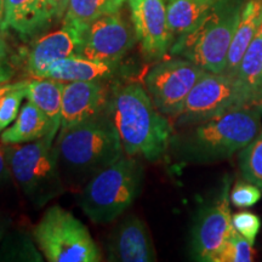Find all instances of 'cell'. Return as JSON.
<instances>
[{"instance_id":"cell-30","label":"cell","mask_w":262,"mask_h":262,"mask_svg":"<svg viewBox=\"0 0 262 262\" xmlns=\"http://www.w3.org/2000/svg\"><path fill=\"white\" fill-rule=\"evenodd\" d=\"M11 172H10L9 163H8V146L0 141V186L10 179Z\"/></svg>"},{"instance_id":"cell-26","label":"cell","mask_w":262,"mask_h":262,"mask_svg":"<svg viewBox=\"0 0 262 262\" xmlns=\"http://www.w3.org/2000/svg\"><path fill=\"white\" fill-rule=\"evenodd\" d=\"M28 80H24V83L18 88L11 90L0 100V134L6 127L11 125L17 118L19 110H21L22 101L26 98V85Z\"/></svg>"},{"instance_id":"cell-24","label":"cell","mask_w":262,"mask_h":262,"mask_svg":"<svg viewBox=\"0 0 262 262\" xmlns=\"http://www.w3.org/2000/svg\"><path fill=\"white\" fill-rule=\"evenodd\" d=\"M243 178L256 185L262 191V131L251 141L239 156Z\"/></svg>"},{"instance_id":"cell-29","label":"cell","mask_w":262,"mask_h":262,"mask_svg":"<svg viewBox=\"0 0 262 262\" xmlns=\"http://www.w3.org/2000/svg\"><path fill=\"white\" fill-rule=\"evenodd\" d=\"M14 75V68L8 61V47H6V42L0 38V83L11 81Z\"/></svg>"},{"instance_id":"cell-7","label":"cell","mask_w":262,"mask_h":262,"mask_svg":"<svg viewBox=\"0 0 262 262\" xmlns=\"http://www.w3.org/2000/svg\"><path fill=\"white\" fill-rule=\"evenodd\" d=\"M33 241L49 262L102 260L86 226L60 205H52L45 211L33 229Z\"/></svg>"},{"instance_id":"cell-18","label":"cell","mask_w":262,"mask_h":262,"mask_svg":"<svg viewBox=\"0 0 262 262\" xmlns=\"http://www.w3.org/2000/svg\"><path fill=\"white\" fill-rule=\"evenodd\" d=\"M57 134L47 116L28 101L21 107L15 122L0 134V141L6 146L21 145L45 136L56 139Z\"/></svg>"},{"instance_id":"cell-21","label":"cell","mask_w":262,"mask_h":262,"mask_svg":"<svg viewBox=\"0 0 262 262\" xmlns=\"http://www.w3.org/2000/svg\"><path fill=\"white\" fill-rule=\"evenodd\" d=\"M237 79L251 102L262 104V24L242 58Z\"/></svg>"},{"instance_id":"cell-31","label":"cell","mask_w":262,"mask_h":262,"mask_svg":"<svg viewBox=\"0 0 262 262\" xmlns=\"http://www.w3.org/2000/svg\"><path fill=\"white\" fill-rule=\"evenodd\" d=\"M48 2L54 19L63 18L66 12H67L68 5H70V0H48Z\"/></svg>"},{"instance_id":"cell-9","label":"cell","mask_w":262,"mask_h":262,"mask_svg":"<svg viewBox=\"0 0 262 262\" xmlns=\"http://www.w3.org/2000/svg\"><path fill=\"white\" fill-rule=\"evenodd\" d=\"M205 74V70L186 58L163 61L146 75V90L160 113L176 118L191 90Z\"/></svg>"},{"instance_id":"cell-8","label":"cell","mask_w":262,"mask_h":262,"mask_svg":"<svg viewBox=\"0 0 262 262\" xmlns=\"http://www.w3.org/2000/svg\"><path fill=\"white\" fill-rule=\"evenodd\" d=\"M254 103L245 94L237 77L227 73L206 72L186 98L181 113L176 117V125H196L233 108Z\"/></svg>"},{"instance_id":"cell-23","label":"cell","mask_w":262,"mask_h":262,"mask_svg":"<svg viewBox=\"0 0 262 262\" xmlns=\"http://www.w3.org/2000/svg\"><path fill=\"white\" fill-rule=\"evenodd\" d=\"M125 0H70L63 24L85 29L101 16L119 12Z\"/></svg>"},{"instance_id":"cell-28","label":"cell","mask_w":262,"mask_h":262,"mask_svg":"<svg viewBox=\"0 0 262 262\" xmlns=\"http://www.w3.org/2000/svg\"><path fill=\"white\" fill-rule=\"evenodd\" d=\"M232 226L239 234L247 238L254 245L255 239L261 228V220L254 212L241 211L232 215Z\"/></svg>"},{"instance_id":"cell-25","label":"cell","mask_w":262,"mask_h":262,"mask_svg":"<svg viewBox=\"0 0 262 262\" xmlns=\"http://www.w3.org/2000/svg\"><path fill=\"white\" fill-rule=\"evenodd\" d=\"M254 256L253 244L234 229L212 258V262H251Z\"/></svg>"},{"instance_id":"cell-10","label":"cell","mask_w":262,"mask_h":262,"mask_svg":"<svg viewBox=\"0 0 262 262\" xmlns=\"http://www.w3.org/2000/svg\"><path fill=\"white\" fill-rule=\"evenodd\" d=\"M231 180L225 178L219 195L202 208L192 229L191 250L195 261L212 262L222 244L234 231L231 215Z\"/></svg>"},{"instance_id":"cell-4","label":"cell","mask_w":262,"mask_h":262,"mask_svg":"<svg viewBox=\"0 0 262 262\" xmlns=\"http://www.w3.org/2000/svg\"><path fill=\"white\" fill-rule=\"evenodd\" d=\"M242 9L238 0H219L201 24L178 37L170 52L206 72L224 73Z\"/></svg>"},{"instance_id":"cell-16","label":"cell","mask_w":262,"mask_h":262,"mask_svg":"<svg viewBox=\"0 0 262 262\" xmlns=\"http://www.w3.org/2000/svg\"><path fill=\"white\" fill-rule=\"evenodd\" d=\"M54 21L48 0H6L2 31L14 29L21 38L31 39Z\"/></svg>"},{"instance_id":"cell-19","label":"cell","mask_w":262,"mask_h":262,"mask_svg":"<svg viewBox=\"0 0 262 262\" xmlns=\"http://www.w3.org/2000/svg\"><path fill=\"white\" fill-rule=\"evenodd\" d=\"M262 24V0H248L242 9L237 28L229 47L224 73L237 77L239 64L245 51Z\"/></svg>"},{"instance_id":"cell-32","label":"cell","mask_w":262,"mask_h":262,"mask_svg":"<svg viewBox=\"0 0 262 262\" xmlns=\"http://www.w3.org/2000/svg\"><path fill=\"white\" fill-rule=\"evenodd\" d=\"M22 83H24V80L15 81V83H14V81H8V83H0V100H2V98L4 97L6 94L10 93V91L16 89V88H18Z\"/></svg>"},{"instance_id":"cell-3","label":"cell","mask_w":262,"mask_h":262,"mask_svg":"<svg viewBox=\"0 0 262 262\" xmlns=\"http://www.w3.org/2000/svg\"><path fill=\"white\" fill-rule=\"evenodd\" d=\"M55 149L63 181L72 186L86 183L125 156L119 134L107 112L58 131Z\"/></svg>"},{"instance_id":"cell-14","label":"cell","mask_w":262,"mask_h":262,"mask_svg":"<svg viewBox=\"0 0 262 262\" xmlns=\"http://www.w3.org/2000/svg\"><path fill=\"white\" fill-rule=\"evenodd\" d=\"M84 29L63 24L57 31L41 35L33 42L26 66L33 78H44L48 68L62 58L79 55Z\"/></svg>"},{"instance_id":"cell-15","label":"cell","mask_w":262,"mask_h":262,"mask_svg":"<svg viewBox=\"0 0 262 262\" xmlns=\"http://www.w3.org/2000/svg\"><path fill=\"white\" fill-rule=\"evenodd\" d=\"M107 260L113 262H152L156 250L145 222L136 215H127L116 226L108 238Z\"/></svg>"},{"instance_id":"cell-33","label":"cell","mask_w":262,"mask_h":262,"mask_svg":"<svg viewBox=\"0 0 262 262\" xmlns=\"http://www.w3.org/2000/svg\"><path fill=\"white\" fill-rule=\"evenodd\" d=\"M10 225H11V220L8 216L0 214V243L5 239L6 232H8Z\"/></svg>"},{"instance_id":"cell-27","label":"cell","mask_w":262,"mask_h":262,"mask_svg":"<svg viewBox=\"0 0 262 262\" xmlns=\"http://www.w3.org/2000/svg\"><path fill=\"white\" fill-rule=\"evenodd\" d=\"M261 189L251 182H237L229 192L231 204L235 208H251L261 199Z\"/></svg>"},{"instance_id":"cell-22","label":"cell","mask_w":262,"mask_h":262,"mask_svg":"<svg viewBox=\"0 0 262 262\" xmlns=\"http://www.w3.org/2000/svg\"><path fill=\"white\" fill-rule=\"evenodd\" d=\"M219 0H170L166 6L168 24L172 37L192 31L203 21Z\"/></svg>"},{"instance_id":"cell-1","label":"cell","mask_w":262,"mask_h":262,"mask_svg":"<svg viewBox=\"0 0 262 262\" xmlns=\"http://www.w3.org/2000/svg\"><path fill=\"white\" fill-rule=\"evenodd\" d=\"M107 114L119 134L125 156L157 162L169 150L171 124L141 84L116 85L111 90Z\"/></svg>"},{"instance_id":"cell-12","label":"cell","mask_w":262,"mask_h":262,"mask_svg":"<svg viewBox=\"0 0 262 262\" xmlns=\"http://www.w3.org/2000/svg\"><path fill=\"white\" fill-rule=\"evenodd\" d=\"M129 6L142 52L150 60H159L166 54L172 39L164 0H129Z\"/></svg>"},{"instance_id":"cell-20","label":"cell","mask_w":262,"mask_h":262,"mask_svg":"<svg viewBox=\"0 0 262 262\" xmlns=\"http://www.w3.org/2000/svg\"><path fill=\"white\" fill-rule=\"evenodd\" d=\"M63 88L64 83L51 78H32L26 85V98L47 116L57 133L61 127Z\"/></svg>"},{"instance_id":"cell-6","label":"cell","mask_w":262,"mask_h":262,"mask_svg":"<svg viewBox=\"0 0 262 262\" xmlns=\"http://www.w3.org/2000/svg\"><path fill=\"white\" fill-rule=\"evenodd\" d=\"M45 136L33 142L8 146L11 178L34 209H41L66 192L55 142Z\"/></svg>"},{"instance_id":"cell-13","label":"cell","mask_w":262,"mask_h":262,"mask_svg":"<svg viewBox=\"0 0 262 262\" xmlns=\"http://www.w3.org/2000/svg\"><path fill=\"white\" fill-rule=\"evenodd\" d=\"M110 96L104 81L64 83L60 131L102 116L107 112Z\"/></svg>"},{"instance_id":"cell-11","label":"cell","mask_w":262,"mask_h":262,"mask_svg":"<svg viewBox=\"0 0 262 262\" xmlns=\"http://www.w3.org/2000/svg\"><path fill=\"white\" fill-rule=\"evenodd\" d=\"M136 40L119 12L104 15L85 27L79 56L117 64Z\"/></svg>"},{"instance_id":"cell-5","label":"cell","mask_w":262,"mask_h":262,"mask_svg":"<svg viewBox=\"0 0 262 262\" xmlns=\"http://www.w3.org/2000/svg\"><path fill=\"white\" fill-rule=\"evenodd\" d=\"M143 168L135 157L123 156L85 183L79 196L81 210L95 224L120 217L141 192Z\"/></svg>"},{"instance_id":"cell-2","label":"cell","mask_w":262,"mask_h":262,"mask_svg":"<svg viewBox=\"0 0 262 262\" xmlns=\"http://www.w3.org/2000/svg\"><path fill=\"white\" fill-rule=\"evenodd\" d=\"M262 104L233 108L172 136L170 148L182 163L205 164L231 158L261 133Z\"/></svg>"},{"instance_id":"cell-34","label":"cell","mask_w":262,"mask_h":262,"mask_svg":"<svg viewBox=\"0 0 262 262\" xmlns=\"http://www.w3.org/2000/svg\"><path fill=\"white\" fill-rule=\"evenodd\" d=\"M5 2L6 0H0V29L3 28L5 18Z\"/></svg>"},{"instance_id":"cell-17","label":"cell","mask_w":262,"mask_h":262,"mask_svg":"<svg viewBox=\"0 0 262 262\" xmlns=\"http://www.w3.org/2000/svg\"><path fill=\"white\" fill-rule=\"evenodd\" d=\"M117 72L116 63L95 61L79 56H70L54 62L44 78L71 83V81H106Z\"/></svg>"}]
</instances>
